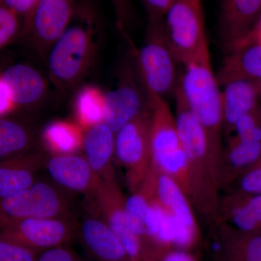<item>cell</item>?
<instances>
[{"label": "cell", "mask_w": 261, "mask_h": 261, "mask_svg": "<svg viewBox=\"0 0 261 261\" xmlns=\"http://www.w3.org/2000/svg\"><path fill=\"white\" fill-rule=\"evenodd\" d=\"M90 196L95 202L99 216L121 242L128 261H145L142 244L127 222L125 212L126 197L117 182L114 171L99 178L95 190Z\"/></svg>", "instance_id": "obj_10"}, {"label": "cell", "mask_w": 261, "mask_h": 261, "mask_svg": "<svg viewBox=\"0 0 261 261\" xmlns=\"http://www.w3.org/2000/svg\"><path fill=\"white\" fill-rule=\"evenodd\" d=\"M261 18V0H221L220 42L224 53L243 44Z\"/></svg>", "instance_id": "obj_13"}, {"label": "cell", "mask_w": 261, "mask_h": 261, "mask_svg": "<svg viewBox=\"0 0 261 261\" xmlns=\"http://www.w3.org/2000/svg\"><path fill=\"white\" fill-rule=\"evenodd\" d=\"M143 44L135 50L136 63L145 87L166 99L179 82V64L168 39L164 18H148Z\"/></svg>", "instance_id": "obj_4"}, {"label": "cell", "mask_w": 261, "mask_h": 261, "mask_svg": "<svg viewBox=\"0 0 261 261\" xmlns=\"http://www.w3.org/2000/svg\"><path fill=\"white\" fill-rule=\"evenodd\" d=\"M149 105L148 91L139 71L133 49L122 63L116 87L105 93L103 121L116 134Z\"/></svg>", "instance_id": "obj_6"}, {"label": "cell", "mask_w": 261, "mask_h": 261, "mask_svg": "<svg viewBox=\"0 0 261 261\" xmlns=\"http://www.w3.org/2000/svg\"><path fill=\"white\" fill-rule=\"evenodd\" d=\"M69 202L55 184L37 181L14 195L0 200V228L29 218L70 216Z\"/></svg>", "instance_id": "obj_7"}, {"label": "cell", "mask_w": 261, "mask_h": 261, "mask_svg": "<svg viewBox=\"0 0 261 261\" xmlns=\"http://www.w3.org/2000/svg\"><path fill=\"white\" fill-rule=\"evenodd\" d=\"M220 86L237 80L261 82V42H248L224 53L216 73Z\"/></svg>", "instance_id": "obj_21"}, {"label": "cell", "mask_w": 261, "mask_h": 261, "mask_svg": "<svg viewBox=\"0 0 261 261\" xmlns=\"http://www.w3.org/2000/svg\"><path fill=\"white\" fill-rule=\"evenodd\" d=\"M252 42H261V18L260 20H259V21L257 22L256 25H255V28H254L250 35L249 36V37L247 38L246 40H245L243 44H240V46L243 45L244 44H246V43ZM240 46H239V47H240Z\"/></svg>", "instance_id": "obj_38"}, {"label": "cell", "mask_w": 261, "mask_h": 261, "mask_svg": "<svg viewBox=\"0 0 261 261\" xmlns=\"http://www.w3.org/2000/svg\"><path fill=\"white\" fill-rule=\"evenodd\" d=\"M39 253L0 236V261H35Z\"/></svg>", "instance_id": "obj_30"}, {"label": "cell", "mask_w": 261, "mask_h": 261, "mask_svg": "<svg viewBox=\"0 0 261 261\" xmlns=\"http://www.w3.org/2000/svg\"><path fill=\"white\" fill-rule=\"evenodd\" d=\"M223 132L225 138L233 135V127L244 115L261 102L257 82L237 80L221 87Z\"/></svg>", "instance_id": "obj_19"}, {"label": "cell", "mask_w": 261, "mask_h": 261, "mask_svg": "<svg viewBox=\"0 0 261 261\" xmlns=\"http://www.w3.org/2000/svg\"><path fill=\"white\" fill-rule=\"evenodd\" d=\"M211 231L217 238L220 261H261V235L243 232L222 222Z\"/></svg>", "instance_id": "obj_22"}, {"label": "cell", "mask_w": 261, "mask_h": 261, "mask_svg": "<svg viewBox=\"0 0 261 261\" xmlns=\"http://www.w3.org/2000/svg\"><path fill=\"white\" fill-rule=\"evenodd\" d=\"M35 261H84L67 246L58 247L40 252Z\"/></svg>", "instance_id": "obj_33"}, {"label": "cell", "mask_w": 261, "mask_h": 261, "mask_svg": "<svg viewBox=\"0 0 261 261\" xmlns=\"http://www.w3.org/2000/svg\"><path fill=\"white\" fill-rule=\"evenodd\" d=\"M182 66L177 88L207 134L217 168L224 147L222 102L221 87L211 64L209 44Z\"/></svg>", "instance_id": "obj_2"}, {"label": "cell", "mask_w": 261, "mask_h": 261, "mask_svg": "<svg viewBox=\"0 0 261 261\" xmlns=\"http://www.w3.org/2000/svg\"><path fill=\"white\" fill-rule=\"evenodd\" d=\"M111 2L114 8L118 27L123 34H126L133 14L132 0H111Z\"/></svg>", "instance_id": "obj_32"}, {"label": "cell", "mask_w": 261, "mask_h": 261, "mask_svg": "<svg viewBox=\"0 0 261 261\" xmlns=\"http://www.w3.org/2000/svg\"><path fill=\"white\" fill-rule=\"evenodd\" d=\"M248 233L261 235V194L224 191L219 204V223Z\"/></svg>", "instance_id": "obj_16"}, {"label": "cell", "mask_w": 261, "mask_h": 261, "mask_svg": "<svg viewBox=\"0 0 261 261\" xmlns=\"http://www.w3.org/2000/svg\"><path fill=\"white\" fill-rule=\"evenodd\" d=\"M116 134L104 122L89 127L83 137L84 157L98 178L114 171L112 160Z\"/></svg>", "instance_id": "obj_23"}, {"label": "cell", "mask_w": 261, "mask_h": 261, "mask_svg": "<svg viewBox=\"0 0 261 261\" xmlns=\"http://www.w3.org/2000/svg\"><path fill=\"white\" fill-rule=\"evenodd\" d=\"M15 108L9 87L0 77V116L9 113Z\"/></svg>", "instance_id": "obj_36"}, {"label": "cell", "mask_w": 261, "mask_h": 261, "mask_svg": "<svg viewBox=\"0 0 261 261\" xmlns=\"http://www.w3.org/2000/svg\"><path fill=\"white\" fill-rule=\"evenodd\" d=\"M1 3H3V0H0V4H1Z\"/></svg>", "instance_id": "obj_40"}, {"label": "cell", "mask_w": 261, "mask_h": 261, "mask_svg": "<svg viewBox=\"0 0 261 261\" xmlns=\"http://www.w3.org/2000/svg\"><path fill=\"white\" fill-rule=\"evenodd\" d=\"M148 91L151 116V164L156 160L181 148L174 113L167 99Z\"/></svg>", "instance_id": "obj_15"}, {"label": "cell", "mask_w": 261, "mask_h": 261, "mask_svg": "<svg viewBox=\"0 0 261 261\" xmlns=\"http://www.w3.org/2000/svg\"><path fill=\"white\" fill-rule=\"evenodd\" d=\"M164 20L170 44L180 65L190 61L208 44L202 0H173Z\"/></svg>", "instance_id": "obj_8"}, {"label": "cell", "mask_w": 261, "mask_h": 261, "mask_svg": "<svg viewBox=\"0 0 261 261\" xmlns=\"http://www.w3.org/2000/svg\"><path fill=\"white\" fill-rule=\"evenodd\" d=\"M20 28L19 15L4 4H0V49L9 44Z\"/></svg>", "instance_id": "obj_31"}, {"label": "cell", "mask_w": 261, "mask_h": 261, "mask_svg": "<svg viewBox=\"0 0 261 261\" xmlns=\"http://www.w3.org/2000/svg\"><path fill=\"white\" fill-rule=\"evenodd\" d=\"M0 77L8 84L15 107L37 104L45 95V80L37 70L29 65H12Z\"/></svg>", "instance_id": "obj_24"}, {"label": "cell", "mask_w": 261, "mask_h": 261, "mask_svg": "<svg viewBox=\"0 0 261 261\" xmlns=\"http://www.w3.org/2000/svg\"><path fill=\"white\" fill-rule=\"evenodd\" d=\"M105 93L97 87L86 86L79 91L75 99V113L81 126L89 127L104 120Z\"/></svg>", "instance_id": "obj_26"}, {"label": "cell", "mask_w": 261, "mask_h": 261, "mask_svg": "<svg viewBox=\"0 0 261 261\" xmlns=\"http://www.w3.org/2000/svg\"><path fill=\"white\" fill-rule=\"evenodd\" d=\"M154 256L161 257L164 261H197L191 252L181 249H169Z\"/></svg>", "instance_id": "obj_37"}, {"label": "cell", "mask_w": 261, "mask_h": 261, "mask_svg": "<svg viewBox=\"0 0 261 261\" xmlns=\"http://www.w3.org/2000/svg\"><path fill=\"white\" fill-rule=\"evenodd\" d=\"M228 190L250 195L261 194V157L224 191Z\"/></svg>", "instance_id": "obj_29"}, {"label": "cell", "mask_w": 261, "mask_h": 261, "mask_svg": "<svg viewBox=\"0 0 261 261\" xmlns=\"http://www.w3.org/2000/svg\"><path fill=\"white\" fill-rule=\"evenodd\" d=\"M261 157V142H249L231 136L226 140L217 163L220 190H227Z\"/></svg>", "instance_id": "obj_17"}, {"label": "cell", "mask_w": 261, "mask_h": 261, "mask_svg": "<svg viewBox=\"0 0 261 261\" xmlns=\"http://www.w3.org/2000/svg\"><path fill=\"white\" fill-rule=\"evenodd\" d=\"M84 135L80 126L65 121H57L45 128L44 140L58 154H71L82 147Z\"/></svg>", "instance_id": "obj_27"}, {"label": "cell", "mask_w": 261, "mask_h": 261, "mask_svg": "<svg viewBox=\"0 0 261 261\" xmlns=\"http://www.w3.org/2000/svg\"><path fill=\"white\" fill-rule=\"evenodd\" d=\"M34 132L21 121L0 117V162L33 150Z\"/></svg>", "instance_id": "obj_25"}, {"label": "cell", "mask_w": 261, "mask_h": 261, "mask_svg": "<svg viewBox=\"0 0 261 261\" xmlns=\"http://www.w3.org/2000/svg\"><path fill=\"white\" fill-rule=\"evenodd\" d=\"M39 0H3V4L20 16L27 18Z\"/></svg>", "instance_id": "obj_35"}, {"label": "cell", "mask_w": 261, "mask_h": 261, "mask_svg": "<svg viewBox=\"0 0 261 261\" xmlns=\"http://www.w3.org/2000/svg\"><path fill=\"white\" fill-rule=\"evenodd\" d=\"M148 18H164L173 0H141Z\"/></svg>", "instance_id": "obj_34"}, {"label": "cell", "mask_w": 261, "mask_h": 261, "mask_svg": "<svg viewBox=\"0 0 261 261\" xmlns=\"http://www.w3.org/2000/svg\"><path fill=\"white\" fill-rule=\"evenodd\" d=\"M150 102L116 133L114 157L126 171L130 192L140 189L151 168Z\"/></svg>", "instance_id": "obj_5"}, {"label": "cell", "mask_w": 261, "mask_h": 261, "mask_svg": "<svg viewBox=\"0 0 261 261\" xmlns=\"http://www.w3.org/2000/svg\"><path fill=\"white\" fill-rule=\"evenodd\" d=\"M44 166L53 184L73 193L90 196L99 181L85 157L79 154H61L46 158Z\"/></svg>", "instance_id": "obj_14"}, {"label": "cell", "mask_w": 261, "mask_h": 261, "mask_svg": "<svg viewBox=\"0 0 261 261\" xmlns=\"http://www.w3.org/2000/svg\"><path fill=\"white\" fill-rule=\"evenodd\" d=\"M175 118L187 161L188 198L211 230L219 224L221 190L216 161L203 127L187 106L180 92L174 94Z\"/></svg>", "instance_id": "obj_1"}, {"label": "cell", "mask_w": 261, "mask_h": 261, "mask_svg": "<svg viewBox=\"0 0 261 261\" xmlns=\"http://www.w3.org/2000/svg\"><path fill=\"white\" fill-rule=\"evenodd\" d=\"M140 187L179 224L194 232L200 233L193 206L172 178L151 166Z\"/></svg>", "instance_id": "obj_12"}, {"label": "cell", "mask_w": 261, "mask_h": 261, "mask_svg": "<svg viewBox=\"0 0 261 261\" xmlns=\"http://www.w3.org/2000/svg\"><path fill=\"white\" fill-rule=\"evenodd\" d=\"M79 226L70 216L29 218L0 228V236L39 252L67 246L78 237Z\"/></svg>", "instance_id": "obj_9"}, {"label": "cell", "mask_w": 261, "mask_h": 261, "mask_svg": "<svg viewBox=\"0 0 261 261\" xmlns=\"http://www.w3.org/2000/svg\"><path fill=\"white\" fill-rule=\"evenodd\" d=\"M94 33L92 17L84 13L80 21L71 20L48 51L49 77L62 92L74 89L90 70L97 47Z\"/></svg>", "instance_id": "obj_3"}, {"label": "cell", "mask_w": 261, "mask_h": 261, "mask_svg": "<svg viewBox=\"0 0 261 261\" xmlns=\"http://www.w3.org/2000/svg\"><path fill=\"white\" fill-rule=\"evenodd\" d=\"M78 237L97 261H128L116 233L100 216H87L79 226Z\"/></svg>", "instance_id": "obj_18"}, {"label": "cell", "mask_w": 261, "mask_h": 261, "mask_svg": "<svg viewBox=\"0 0 261 261\" xmlns=\"http://www.w3.org/2000/svg\"><path fill=\"white\" fill-rule=\"evenodd\" d=\"M257 84H258L259 88H260V94H261V82H257Z\"/></svg>", "instance_id": "obj_39"}, {"label": "cell", "mask_w": 261, "mask_h": 261, "mask_svg": "<svg viewBox=\"0 0 261 261\" xmlns=\"http://www.w3.org/2000/svg\"><path fill=\"white\" fill-rule=\"evenodd\" d=\"M75 0H39L25 18L24 30L34 48L47 54L74 15Z\"/></svg>", "instance_id": "obj_11"}, {"label": "cell", "mask_w": 261, "mask_h": 261, "mask_svg": "<svg viewBox=\"0 0 261 261\" xmlns=\"http://www.w3.org/2000/svg\"><path fill=\"white\" fill-rule=\"evenodd\" d=\"M231 136L240 140L261 142V102L238 120Z\"/></svg>", "instance_id": "obj_28"}, {"label": "cell", "mask_w": 261, "mask_h": 261, "mask_svg": "<svg viewBox=\"0 0 261 261\" xmlns=\"http://www.w3.org/2000/svg\"><path fill=\"white\" fill-rule=\"evenodd\" d=\"M46 156L33 150L0 162V200L22 191L37 181Z\"/></svg>", "instance_id": "obj_20"}]
</instances>
